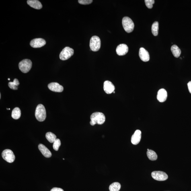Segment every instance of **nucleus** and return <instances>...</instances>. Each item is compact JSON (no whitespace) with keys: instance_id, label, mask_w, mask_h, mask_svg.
I'll use <instances>...</instances> for the list:
<instances>
[{"instance_id":"nucleus-1","label":"nucleus","mask_w":191,"mask_h":191,"mask_svg":"<svg viewBox=\"0 0 191 191\" xmlns=\"http://www.w3.org/2000/svg\"><path fill=\"white\" fill-rule=\"evenodd\" d=\"M91 125L94 126L96 124L102 125L105 122L106 118L102 113L96 112L93 113L90 116Z\"/></svg>"},{"instance_id":"nucleus-2","label":"nucleus","mask_w":191,"mask_h":191,"mask_svg":"<svg viewBox=\"0 0 191 191\" xmlns=\"http://www.w3.org/2000/svg\"><path fill=\"white\" fill-rule=\"evenodd\" d=\"M35 116L38 121L42 122L45 120L46 114L45 107L42 104H38L35 111Z\"/></svg>"},{"instance_id":"nucleus-3","label":"nucleus","mask_w":191,"mask_h":191,"mask_svg":"<svg viewBox=\"0 0 191 191\" xmlns=\"http://www.w3.org/2000/svg\"><path fill=\"white\" fill-rule=\"evenodd\" d=\"M123 27L126 32L130 33L134 30V24L132 19L128 17H125L122 19Z\"/></svg>"},{"instance_id":"nucleus-4","label":"nucleus","mask_w":191,"mask_h":191,"mask_svg":"<svg viewBox=\"0 0 191 191\" xmlns=\"http://www.w3.org/2000/svg\"><path fill=\"white\" fill-rule=\"evenodd\" d=\"M32 62L29 59H24L19 62V67L20 71L23 73H27L32 67Z\"/></svg>"},{"instance_id":"nucleus-5","label":"nucleus","mask_w":191,"mask_h":191,"mask_svg":"<svg viewBox=\"0 0 191 191\" xmlns=\"http://www.w3.org/2000/svg\"><path fill=\"white\" fill-rule=\"evenodd\" d=\"M101 41L98 37L93 36L90 39V46L93 51H97L100 49Z\"/></svg>"},{"instance_id":"nucleus-6","label":"nucleus","mask_w":191,"mask_h":191,"mask_svg":"<svg viewBox=\"0 0 191 191\" xmlns=\"http://www.w3.org/2000/svg\"><path fill=\"white\" fill-rule=\"evenodd\" d=\"M74 52L73 48H70L69 47H66L60 54V59L63 61L69 59L73 55Z\"/></svg>"},{"instance_id":"nucleus-7","label":"nucleus","mask_w":191,"mask_h":191,"mask_svg":"<svg viewBox=\"0 0 191 191\" xmlns=\"http://www.w3.org/2000/svg\"><path fill=\"white\" fill-rule=\"evenodd\" d=\"M2 157L4 160L9 163H13L15 158L13 151L9 149L4 150L2 153Z\"/></svg>"},{"instance_id":"nucleus-8","label":"nucleus","mask_w":191,"mask_h":191,"mask_svg":"<svg viewBox=\"0 0 191 191\" xmlns=\"http://www.w3.org/2000/svg\"><path fill=\"white\" fill-rule=\"evenodd\" d=\"M153 178L158 181H164L168 178L166 173L161 171H155L151 173Z\"/></svg>"},{"instance_id":"nucleus-9","label":"nucleus","mask_w":191,"mask_h":191,"mask_svg":"<svg viewBox=\"0 0 191 191\" xmlns=\"http://www.w3.org/2000/svg\"><path fill=\"white\" fill-rule=\"evenodd\" d=\"M46 40L42 38H36L31 40L30 46L32 48H37L42 47L45 45Z\"/></svg>"},{"instance_id":"nucleus-10","label":"nucleus","mask_w":191,"mask_h":191,"mask_svg":"<svg viewBox=\"0 0 191 191\" xmlns=\"http://www.w3.org/2000/svg\"><path fill=\"white\" fill-rule=\"evenodd\" d=\"M103 89L105 93L110 94L114 92L115 87L111 82L107 81H104L103 84Z\"/></svg>"},{"instance_id":"nucleus-11","label":"nucleus","mask_w":191,"mask_h":191,"mask_svg":"<svg viewBox=\"0 0 191 191\" xmlns=\"http://www.w3.org/2000/svg\"><path fill=\"white\" fill-rule=\"evenodd\" d=\"M116 52L119 56H124L128 53V48L125 44H120L117 47Z\"/></svg>"},{"instance_id":"nucleus-12","label":"nucleus","mask_w":191,"mask_h":191,"mask_svg":"<svg viewBox=\"0 0 191 191\" xmlns=\"http://www.w3.org/2000/svg\"><path fill=\"white\" fill-rule=\"evenodd\" d=\"M48 89L54 92L61 93L63 90V87L57 83H51L48 85Z\"/></svg>"},{"instance_id":"nucleus-13","label":"nucleus","mask_w":191,"mask_h":191,"mask_svg":"<svg viewBox=\"0 0 191 191\" xmlns=\"http://www.w3.org/2000/svg\"><path fill=\"white\" fill-rule=\"evenodd\" d=\"M141 131L139 130L136 131L131 137V142L132 144L137 145L140 143L141 140Z\"/></svg>"},{"instance_id":"nucleus-14","label":"nucleus","mask_w":191,"mask_h":191,"mask_svg":"<svg viewBox=\"0 0 191 191\" xmlns=\"http://www.w3.org/2000/svg\"><path fill=\"white\" fill-rule=\"evenodd\" d=\"M167 97V92L165 89H161L158 91L157 98L159 102L162 103L165 102Z\"/></svg>"},{"instance_id":"nucleus-15","label":"nucleus","mask_w":191,"mask_h":191,"mask_svg":"<svg viewBox=\"0 0 191 191\" xmlns=\"http://www.w3.org/2000/svg\"><path fill=\"white\" fill-rule=\"evenodd\" d=\"M139 56L142 61L145 62L148 61L150 60L149 52L143 48H140L139 52Z\"/></svg>"},{"instance_id":"nucleus-16","label":"nucleus","mask_w":191,"mask_h":191,"mask_svg":"<svg viewBox=\"0 0 191 191\" xmlns=\"http://www.w3.org/2000/svg\"><path fill=\"white\" fill-rule=\"evenodd\" d=\"M38 148L45 157L47 158L51 157L52 154L49 150L43 144H40L39 145Z\"/></svg>"},{"instance_id":"nucleus-17","label":"nucleus","mask_w":191,"mask_h":191,"mask_svg":"<svg viewBox=\"0 0 191 191\" xmlns=\"http://www.w3.org/2000/svg\"><path fill=\"white\" fill-rule=\"evenodd\" d=\"M27 3L30 7L35 9H40L42 8L41 3L37 0H28Z\"/></svg>"},{"instance_id":"nucleus-18","label":"nucleus","mask_w":191,"mask_h":191,"mask_svg":"<svg viewBox=\"0 0 191 191\" xmlns=\"http://www.w3.org/2000/svg\"><path fill=\"white\" fill-rule=\"evenodd\" d=\"M21 116V111L18 107H16L12 111L11 116L14 119H18Z\"/></svg>"},{"instance_id":"nucleus-19","label":"nucleus","mask_w":191,"mask_h":191,"mask_svg":"<svg viewBox=\"0 0 191 191\" xmlns=\"http://www.w3.org/2000/svg\"><path fill=\"white\" fill-rule=\"evenodd\" d=\"M171 51L173 55L175 57L178 58L180 57L181 53V50L178 46L176 45H173L171 47Z\"/></svg>"},{"instance_id":"nucleus-20","label":"nucleus","mask_w":191,"mask_h":191,"mask_svg":"<svg viewBox=\"0 0 191 191\" xmlns=\"http://www.w3.org/2000/svg\"><path fill=\"white\" fill-rule=\"evenodd\" d=\"M147 155L149 159L151 161L156 160L157 158V155L156 153L153 150L147 149Z\"/></svg>"},{"instance_id":"nucleus-21","label":"nucleus","mask_w":191,"mask_h":191,"mask_svg":"<svg viewBox=\"0 0 191 191\" xmlns=\"http://www.w3.org/2000/svg\"><path fill=\"white\" fill-rule=\"evenodd\" d=\"M19 85L18 80L15 79L13 82H10L8 83V86L10 88L13 90H17L18 89V86Z\"/></svg>"},{"instance_id":"nucleus-22","label":"nucleus","mask_w":191,"mask_h":191,"mask_svg":"<svg viewBox=\"0 0 191 191\" xmlns=\"http://www.w3.org/2000/svg\"><path fill=\"white\" fill-rule=\"evenodd\" d=\"M121 187V184L119 182H114L110 185L109 187L110 191H119Z\"/></svg>"},{"instance_id":"nucleus-23","label":"nucleus","mask_w":191,"mask_h":191,"mask_svg":"<svg viewBox=\"0 0 191 191\" xmlns=\"http://www.w3.org/2000/svg\"><path fill=\"white\" fill-rule=\"evenodd\" d=\"M159 23L157 21L154 22L151 27V31L154 36H156L158 34Z\"/></svg>"},{"instance_id":"nucleus-24","label":"nucleus","mask_w":191,"mask_h":191,"mask_svg":"<svg viewBox=\"0 0 191 191\" xmlns=\"http://www.w3.org/2000/svg\"><path fill=\"white\" fill-rule=\"evenodd\" d=\"M46 138L51 143H53L56 138V136L51 132H48L46 134Z\"/></svg>"},{"instance_id":"nucleus-25","label":"nucleus","mask_w":191,"mask_h":191,"mask_svg":"<svg viewBox=\"0 0 191 191\" xmlns=\"http://www.w3.org/2000/svg\"><path fill=\"white\" fill-rule=\"evenodd\" d=\"M61 145V141L59 139H56L53 143V147L54 150L58 151Z\"/></svg>"},{"instance_id":"nucleus-26","label":"nucleus","mask_w":191,"mask_h":191,"mask_svg":"<svg viewBox=\"0 0 191 191\" xmlns=\"http://www.w3.org/2000/svg\"><path fill=\"white\" fill-rule=\"evenodd\" d=\"M145 3L146 6L149 9H151L153 7V4L155 3L154 0H145Z\"/></svg>"},{"instance_id":"nucleus-27","label":"nucleus","mask_w":191,"mask_h":191,"mask_svg":"<svg viewBox=\"0 0 191 191\" xmlns=\"http://www.w3.org/2000/svg\"><path fill=\"white\" fill-rule=\"evenodd\" d=\"M79 3L82 5H88L93 2L92 0H79Z\"/></svg>"},{"instance_id":"nucleus-28","label":"nucleus","mask_w":191,"mask_h":191,"mask_svg":"<svg viewBox=\"0 0 191 191\" xmlns=\"http://www.w3.org/2000/svg\"><path fill=\"white\" fill-rule=\"evenodd\" d=\"M50 191H64L62 189L58 188H52Z\"/></svg>"},{"instance_id":"nucleus-29","label":"nucleus","mask_w":191,"mask_h":191,"mask_svg":"<svg viewBox=\"0 0 191 191\" xmlns=\"http://www.w3.org/2000/svg\"><path fill=\"white\" fill-rule=\"evenodd\" d=\"M188 87L189 92H190L191 94V81L189 82L188 83Z\"/></svg>"},{"instance_id":"nucleus-30","label":"nucleus","mask_w":191,"mask_h":191,"mask_svg":"<svg viewBox=\"0 0 191 191\" xmlns=\"http://www.w3.org/2000/svg\"><path fill=\"white\" fill-rule=\"evenodd\" d=\"M1 94H0V99L1 98Z\"/></svg>"},{"instance_id":"nucleus-31","label":"nucleus","mask_w":191,"mask_h":191,"mask_svg":"<svg viewBox=\"0 0 191 191\" xmlns=\"http://www.w3.org/2000/svg\"><path fill=\"white\" fill-rule=\"evenodd\" d=\"M8 80H10V79H8Z\"/></svg>"},{"instance_id":"nucleus-32","label":"nucleus","mask_w":191,"mask_h":191,"mask_svg":"<svg viewBox=\"0 0 191 191\" xmlns=\"http://www.w3.org/2000/svg\"><path fill=\"white\" fill-rule=\"evenodd\" d=\"M10 110V108L9 109V110Z\"/></svg>"}]
</instances>
